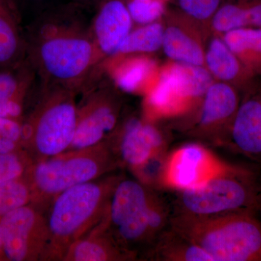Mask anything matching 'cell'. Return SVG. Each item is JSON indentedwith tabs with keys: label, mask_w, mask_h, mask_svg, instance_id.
Instances as JSON below:
<instances>
[{
	"label": "cell",
	"mask_w": 261,
	"mask_h": 261,
	"mask_svg": "<svg viewBox=\"0 0 261 261\" xmlns=\"http://www.w3.org/2000/svg\"><path fill=\"white\" fill-rule=\"evenodd\" d=\"M83 7L70 2L53 5L25 27L29 61L43 84L81 93L104 63Z\"/></svg>",
	"instance_id": "cell-1"
},
{
	"label": "cell",
	"mask_w": 261,
	"mask_h": 261,
	"mask_svg": "<svg viewBox=\"0 0 261 261\" xmlns=\"http://www.w3.org/2000/svg\"><path fill=\"white\" fill-rule=\"evenodd\" d=\"M171 216L169 199L124 176L111 197L108 228L122 248L140 260L169 227Z\"/></svg>",
	"instance_id": "cell-2"
},
{
	"label": "cell",
	"mask_w": 261,
	"mask_h": 261,
	"mask_svg": "<svg viewBox=\"0 0 261 261\" xmlns=\"http://www.w3.org/2000/svg\"><path fill=\"white\" fill-rule=\"evenodd\" d=\"M123 176L114 171L57 196L47 216L49 239L42 260L63 261L70 245L107 216L113 192Z\"/></svg>",
	"instance_id": "cell-3"
},
{
	"label": "cell",
	"mask_w": 261,
	"mask_h": 261,
	"mask_svg": "<svg viewBox=\"0 0 261 261\" xmlns=\"http://www.w3.org/2000/svg\"><path fill=\"white\" fill-rule=\"evenodd\" d=\"M255 212L205 217L172 215L171 227L198 245L214 261H261V221Z\"/></svg>",
	"instance_id": "cell-4"
},
{
	"label": "cell",
	"mask_w": 261,
	"mask_h": 261,
	"mask_svg": "<svg viewBox=\"0 0 261 261\" xmlns=\"http://www.w3.org/2000/svg\"><path fill=\"white\" fill-rule=\"evenodd\" d=\"M121 168L108 140L34 162L25 176L32 190L31 203L44 211L65 190Z\"/></svg>",
	"instance_id": "cell-5"
},
{
	"label": "cell",
	"mask_w": 261,
	"mask_h": 261,
	"mask_svg": "<svg viewBox=\"0 0 261 261\" xmlns=\"http://www.w3.org/2000/svg\"><path fill=\"white\" fill-rule=\"evenodd\" d=\"M76 92L38 81L35 101L24 116L22 147L34 162L68 150L76 127Z\"/></svg>",
	"instance_id": "cell-6"
},
{
	"label": "cell",
	"mask_w": 261,
	"mask_h": 261,
	"mask_svg": "<svg viewBox=\"0 0 261 261\" xmlns=\"http://www.w3.org/2000/svg\"><path fill=\"white\" fill-rule=\"evenodd\" d=\"M171 191L172 215L205 217L257 209L259 186L255 176L233 165L228 164L202 186Z\"/></svg>",
	"instance_id": "cell-7"
},
{
	"label": "cell",
	"mask_w": 261,
	"mask_h": 261,
	"mask_svg": "<svg viewBox=\"0 0 261 261\" xmlns=\"http://www.w3.org/2000/svg\"><path fill=\"white\" fill-rule=\"evenodd\" d=\"M214 82L205 66L168 61L160 68L157 80L145 94L144 117L154 122L186 118L198 107Z\"/></svg>",
	"instance_id": "cell-8"
},
{
	"label": "cell",
	"mask_w": 261,
	"mask_h": 261,
	"mask_svg": "<svg viewBox=\"0 0 261 261\" xmlns=\"http://www.w3.org/2000/svg\"><path fill=\"white\" fill-rule=\"evenodd\" d=\"M97 77L98 73L82 90V99L77 103L74 137L68 150L108 140L123 121V99L118 87Z\"/></svg>",
	"instance_id": "cell-9"
},
{
	"label": "cell",
	"mask_w": 261,
	"mask_h": 261,
	"mask_svg": "<svg viewBox=\"0 0 261 261\" xmlns=\"http://www.w3.org/2000/svg\"><path fill=\"white\" fill-rule=\"evenodd\" d=\"M0 233L8 261L42 260L49 231L44 211L32 203L0 220Z\"/></svg>",
	"instance_id": "cell-10"
},
{
	"label": "cell",
	"mask_w": 261,
	"mask_h": 261,
	"mask_svg": "<svg viewBox=\"0 0 261 261\" xmlns=\"http://www.w3.org/2000/svg\"><path fill=\"white\" fill-rule=\"evenodd\" d=\"M241 100V91L234 86L215 81L198 107L190 116L187 132L193 138L222 145Z\"/></svg>",
	"instance_id": "cell-11"
},
{
	"label": "cell",
	"mask_w": 261,
	"mask_h": 261,
	"mask_svg": "<svg viewBox=\"0 0 261 261\" xmlns=\"http://www.w3.org/2000/svg\"><path fill=\"white\" fill-rule=\"evenodd\" d=\"M108 140L121 168L132 172L168 148L167 139L157 122L144 116L123 118Z\"/></svg>",
	"instance_id": "cell-12"
},
{
	"label": "cell",
	"mask_w": 261,
	"mask_h": 261,
	"mask_svg": "<svg viewBox=\"0 0 261 261\" xmlns=\"http://www.w3.org/2000/svg\"><path fill=\"white\" fill-rule=\"evenodd\" d=\"M228 165L205 146L187 144L168 153L161 189L182 190L202 186Z\"/></svg>",
	"instance_id": "cell-13"
},
{
	"label": "cell",
	"mask_w": 261,
	"mask_h": 261,
	"mask_svg": "<svg viewBox=\"0 0 261 261\" xmlns=\"http://www.w3.org/2000/svg\"><path fill=\"white\" fill-rule=\"evenodd\" d=\"M162 49L170 61L204 66L208 31L177 9L164 15Z\"/></svg>",
	"instance_id": "cell-14"
},
{
	"label": "cell",
	"mask_w": 261,
	"mask_h": 261,
	"mask_svg": "<svg viewBox=\"0 0 261 261\" xmlns=\"http://www.w3.org/2000/svg\"><path fill=\"white\" fill-rule=\"evenodd\" d=\"M261 160V80L254 79L241 91V100L224 144Z\"/></svg>",
	"instance_id": "cell-15"
},
{
	"label": "cell",
	"mask_w": 261,
	"mask_h": 261,
	"mask_svg": "<svg viewBox=\"0 0 261 261\" xmlns=\"http://www.w3.org/2000/svg\"><path fill=\"white\" fill-rule=\"evenodd\" d=\"M91 31L103 59L112 58L134 28L127 0H102L90 21Z\"/></svg>",
	"instance_id": "cell-16"
},
{
	"label": "cell",
	"mask_w": 261,
	"mask_h": 261,
	"mask_svg": "<svg viewBox=\"0 0 261 261\" xmlns=\"http://www.w3.org/2000/svg\"><path fill=\"white\" fill-rule=\"evenodd\" d=\"M108 215L70 245L63 261H129L137 258L122 248L110 231Z\"/></svg>",
	"instance_id": "cell-17"
},
{
	"label": "cell",
	"mask_w": 261,
	"mask_h": 261,
	"mask_svg": "<svg viewBox=\"0 0 261 261\" xmlns=\"http://www.w3.org/2000/svg\"><path fill=\"white\" fill-rule=\"evenodd\" d=\"M25 27L16 0H0V70L13 68L25 61Z\"/></svg>",
	"instance_id": "cell-18"
},
{
	"label": "cell",
	"mask_w": 261,
	"mask_h": 261,
	"mask_svg": "<svg viewBox=\"0 0 261 261\" xmlns=\"http://www.w3.org/2000/svg\"><path fill=\"white\" fill-rule=\"evenodd\" d=\"M204 66L215 81L231 84L240 91L256 78L245 68L222 37L216 34L207 42Z\"/></svg>",
	"instance_id": "cell-19"
},
{
	"label": "cell",
	"mask_w": 261,
	"mask_h": 261,
	"mask_svg": "<svg viewBox=\"0 0 261 261\" xmlns=\"http://www.w3.org/2000/svg\"><path fill=\"white\" fill-rule=\"evenodd\" d=\"M113 58H119L113 73V81L115 85L122 91L146 94L159 76L161 67L147 55Z\"/></svg>",
	"instance_id": "cell-20"
},
{
	"label": "cell",
	"mask_w": 261,
	"mask_h": 261,
	"mask_svg": "<svg viewBox=\"0 0 261 261\" xmlns=\"http://www.w3.org/2000/svg\"><path fill=\"white\" fill-rule=\"evenodd\" d=\"M243 28L261 29V0H224L211 20L216 35Z\"/></svg>",
	"instance_id": "cell-21"
},
{
	"label": "cell",
	"mask_w": 261,
	"mask_h": 261,
	"mask_svg": "<svg viewBox=\"0 0 261 261\" xmlns=\"http://www.w3.org/2000/svg\"><path fill=\"white\" fill-rule=\"evenodd\" d=\"M214 261L210 255L171 227L166 230L146 254L144 260Z\"/></svg>",
	"instance_id": "cell-22"
},
{
	"label": "cell",
	"mask_w": 261,
	"mask_h": 261,
	"mask_svg": "<svg viewBox=\"0 0 261 261\" xmlns=\"http://www.w3.org/2000/svg\"><path fill=\"white\" fill-rule=\"evenodd\" d=\"M254 77L261 75V29L243 28L221 36Z\"/></svg>",
	"instance_id": "cell-23"
},
{
	"label": "cell",
	"mask_w": 261,
	"mask_h": 261,
	"mask_svg": "<svg viewBox=\"0 0 261 261\" xmlns=\"http://www.w3.org/2000/svg\"><path fill=\"white\" fill-rule=\"evenodd\" d=\"M37 81V73L27 59L13 68L0 70V100L25 104Z\"/></svg>",
	"instance_id": "cell-24"
},
{
	"label": "cell",
	"mask_w": 261,
	"mask_h": 261,
	"mask_svg": "<svg viewBox=\"0 0 261 261\" xmlns=\"http://www.w3.org/2000/svg\"><path fill=\"white\" fill-rule=\"evenodd\" d=\"M163 32L164 25L160 20L134 27L114 57L147 55L157 51L162 48Z\"/></svg>",
	"instance_id": "cell-25"
},
{
	"label": "cell",
	"mask_w": 261,
	"mask_h": 261,
	"mask_svg": "<svg viewBox=\"0 0 261 261\" xmlns=\"http://www.w3.org/2000/svg\"><path fill=\"white\" fill-rule=\"evenodd\" d=\"M32 194L27 176L0 185V220L15 209L32 202Z\"/></svg>",
	"instance_id": "cell-26"
},
{
	"label": "cell",
	"mask_w": 261,
	"mask_h": 261,
	"mask_svg": "<svg viewBox=\"0 0 261 261\" xmlns=\"http://www.w3.org/2000/svg\"><path fill=\"white\" fill-rule=\"evenodd\" d=\"M224 0H177L178 10L211 32V23Z\"/></svg>",
	"instance_id": "cell-27"
},
{
	"label": "cell",
	"mask_w": 261,
	"mask_h": 261,
	"mask_svg": "<svg viewBox=\"0 0 261 261\" xmlns=\"http://www.w3.org/2000/svg\"><path fill=\"white\" fill-rule=\"evenodd\" d=\"M34 161L24 149L0 154V185L27 176Z\"/></svg>",
	"instance_id": "cell-28"
},
{
	"label": "cell",
	"mask_w": 261,
	"mask_h": 261,
	"mask_svg": "<svg viewBox=\"0 0 261 261\" xmlns=\"http://www.w3.org/2000/svg\"><path fill=\"white\" fill-rule=\"evenodd\" d=\"M127 5L134 23L138 25L159 21L166 11L163 0H127Z\"/></svg>",
	"instance_id": "cell-29"
},
{
	"label": "cell",
	"mask_w": 261,
	"mask_h": 261,
	"mask_svg": "<svg viewBox=\"0 0 261 261\" xmlns=\"http://www.w3.org/2000/svg\"><path fill=\"white\" fill-rule=\"evenodd\" d=\"M0 135L10 139L22 146L23 121L0 117Z\"/></svg>",
	"instance_id": "cell-30"
},
{
	"label": "cell",
	"mask_w": 261,
	"mask_h": 261,
	"mask_svg": "<svg viewBox=\"0 0 261 261\" xmlns=\"http://www.w3.org/2000/svg\"><path fill=\"white\" fill-rule=\"evenodd\" d=\"M23 149L21 145L0 135V154L10 153Z\"/></svg>",
	"instance_id": "cell-31"
},
{
	"label": "cell",
	"mask_w": 261,
	"mask_h": 261,
	"mask_svg": "<svg viewBox=\"0 0 261 261\" xmlns=\"http://www.w3.org/2000/svg\"><path fill=\"white\" fill-rule=\"evenodd\" d=\"M23 1L33 5V6H34V8H37V15L40 13L43 10L47 9V8H50L53 5H56L51 3L53 0H23Z\"/></svg>",
	"instance_id": "cell-32"
},
{
	"label": "cell",
	"mask_w": 261,
	"mask_h": 261,
	"mask_svg": "<svg viewBox=\"0 0 261 261\" xmlns=\"http://www.w3.org/2000/svg\"><path fill=\"white\" fill-rule=\"evenodd\" d=\"M72 1L81 5L83 8H89V7H95L96 8L102 0H72Z\"/></svg>",
	"instance_id": "cell-33"
},
{
	"label": "cell",
	"mask_w": 261,
	"mask_h": 261,
	"mask_svg": "<svg viewBox=\"0 0 261 261\" xmlns=\"http://www.w3.org/2000/svg\"><path fill=\"white\" fill-rule=\"evenodd\" d=\"M0 261H8L6 254H5L4 245H3V239L0 233Z\"/></svg>",
	"instance_id": "cell-34"
},
{
	"label": "cell",
	"mask_w": 261,
	"mask_h": 261,
	"mask_svg": "<svg viewBox=\"0 0 261 261\" xmlns=\"http://www.w3.org/2000/svg\"><path fill=\"white\" fill-rule=\"evenodd\" d=\"M261 213V187H259L258 200H257V209Z\"/></svg>",
	"instance_id": "cell-35"
}]
</instances>
